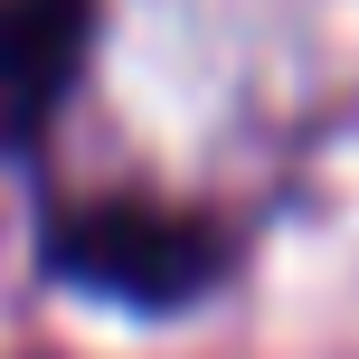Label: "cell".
<instances>
[{
	"instance_id": "obj_2",
	"label": "cell",
	"mask_w": 359,
	"mask_h": 359,
	"mask_svg": "<svg viewBox=\"0 0 359 359\" xmlns=\"http://www.w3.org/2000/svg\"><path fill=\"white\" fill-rule=\"evenodd\" d=\"M95 0H0V151L29 142L76 86Z\"/></svg>"
},
{
	"instance_id": "obj_1",
	"label": "cell",
	"mask_w": 359,
	"mask_h": 359,
	"mask_svg": "<svg viewBox=\"0 0 359 359\" xmlns=\"http://www.w3.org/2000/svg\"><path fill=\"white\" fill-rule=\"evenodd\" d=\"M48 274H67L76 293H104V303H133V312H180L198 293H217L227 236L208 217L95 198V208H76V217L48 227Z\"/></svg>"
}]
</instances>
